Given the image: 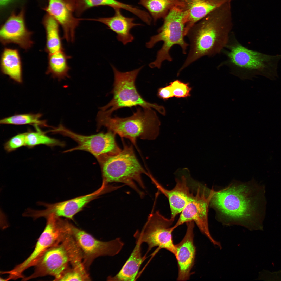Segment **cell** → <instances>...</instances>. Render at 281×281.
I'll return each instance as SVG.
<instances>
[{
	"instance_id": "cell-23",
	"label": "cell",
	"mask_w": 281,
	"mask_h": 281,
	"mask_svg": "<svg viewBox=\"0 0 281 281\" xmlns=\"http://www.w3.org/2000/svg\"><path fill=\"white\" fill-rule=\"evenodd\" d=\"M71 56L67 55L64 50L49 54L48 66L46 73L50 74L52 78L59 81L70 76L69 71L70 68L67 62Z\"/></svg>"
},
{
	"instance_id": "cell-4",
	"label": "cell",
	"mask_w": 281,
	"mask_h": 281,
	"mask_svg": "<svg viewBox=\"0 0 281 281\" xmlns=\"http://www.w3.org/2000/svg\"><path fill=\"white\" fill-rule=\"evenodd\" d=\"M98 129L102 126L118 134L122 138L129 139L136 147V140H152L158 135L160 122L156 112L152 108L139 107L131 116L120 118L112 117L101 111L97 117Z\"/></svg>"
},
{
	"instance_id": "cell-17",
	"label": "cell",
	"mask_w": 281,
	"mask_h": 281,
	"mask_svg": "<svg viewBox=\"0 0 281 281\" xmlns=\"http://www.w3.org/2000/svg\"><path fill=\"white\" fill-rule=\"evenodd\" d=\"M186 223L187 229L185 235L181 241L175 245L176 252L175 256L178 268L177 280L180 281L189 279L196 252L194 243V222L190 221Z\"/></svg>"
},
{
	"instance_id": "cell-22",
	"label": "cell",
	"mask_w": 281,
	"mask_h": 281,
	"mask_svg": "<svg viewBox=\"0 0 281 281\" xmlns=\"http://www.w3.org/2000/svg\"><path fill=\"white\" fill-rule=\"evenodd\" d=\"M0 66L3 74L17 83H22V62L18 50L4 48L1 56Z\"/></svg>"
},
{
	"instance_id": "cell-19",
	"label": "cell",
	"mask_w": 281,
	"mask_h": 281,
	"mask_svg": "<svg viewBox=\"0 0 281 281\" xmlns=\"http://www.w3.org/2000/svg\"><path fill=\"white\" fill-rule=\"evenodd\" d=\"M233 0H178L187 15L185 29L186 35L195 23L223 4Z\"/></svg>"
},
{
	"instance_id": "cell-7",
	"label": "cell",
	"mask_w": 281,
	"mask_h": 281,
	"mask_svg": "<svg viewBox=\"0 0 281 281\" xmlns=\"http://www.w3.org/2000/svg\"><path fill=\"white\" fill-rule=\"evenodd\" d=\"M82 259L80 248L73 238L68 235L61 242L46 250L34 265L33 273L24 277L22 280L50 275L55 277L54 280H59L69 269V263L73 267L82 262Z\"/></svg>"
},
{
	"instance_id": "cell-15",
	"label": "cell",
	"mask_w": 281,
	"mask_h": 281,
	"mask_svg": "<svg viewBox=\"0 0 281 281\" xmlns=\"http://www.w3.org/2000/svg\"><path fill=\"white\" fill-rule=\"evenodd\" d=\"M75 8V0H48L45 8L48 15L61 26L63 38L68 42H74L75 30L81 20L74 16Z\"/></svg>"
},
{
	"instance_id": "cell-5",
	"label": "cell",
	"mask_w": 281,
	"mask_h": 281,
	"mask_svg": "<svg viewBox=\"0 0 281 281\" xmlns=\"http://www.w3.org/2000/svg\"><path fill=\"white\" fill-rule=\"evenodd\" d=\"M123 142V150L114 155H105L97 159L100 164L103 179L106 184L113 182L124 183L136 191L142 197L144 195L135 184L138 183L142 188H145L141 175L146 172L137 159L132 145Z\"/></svg>"
},
{
	"instance_id": "cell-20",
	"label": "cell",
	"mask_w": 281,
	"mask_h": 281,
	"mask_svg": "<svg viewBox=\"0 0 281 281\" xmlns=\"http://www.w3.org/2000/svg\"><path fill=\"white\" fill-rule=\"evenodd\" d=\"M114 15L108 17L99 18L88 20L101 22L106 25L109 29L117 34V38L124 45L132 42L134 37L130 33L134 27L142 25L134 22L135 18L126 17L123 15L120 9L115 8Z\"/></svg>"
},
{
	"instance_id": "cell-13",
	"label": "cell",
	"mask_w": 281,
	"mask_h": 281,
	"mask_svg": "<svg viewBox=\"0 0 281 281\" xmlns=\"http://www.w3.org/2000/svg\"><path fill=\"white\" fill-rule=\"evenodd\" d=\"M44 230L38 239L35 248L30 255L24 261L9 271L14 279L24 277L23 273L28 268L34 266L37 261L47 249L62 241L67 235L62 222L58 218L50 215L47 218Z\"/></svg>"
},
{
	"instance_id": "cell-24",
	"label": "cell",
	"mask_w": 281,
	"mask_h": 281,
	"mask_svg": "<svg viewBox=\"0 0 281 281\" xmlns=\"http://www.w3.org/2000/svg\"><path fill=\"white\" fill-rule=\"evenodd\" d=\"M43 23L46 32V52L50 54L64 50L58 22L48 15L44 18Z\"/></svg>"
},
{
	"instance_id": "cell-8",
	"label": "cell",
	"mask_w": 281,
	"mask_h": 281,
	"mask_svg": "<svg viewBox=\"0 0 281 281\" xmlns=\"http://www.w3.org/2000/svg\"><path fill=\"white\" fill-rule=\"evenodd\" d=\"M114 74L113 88L110 93L112 99L107 105L100 108L104 113L111 116L114 111L122 108L139 106L153 108L163 115L165 114L164 107L156 103H151L144 99L138 91L135 84L136 80L142 66L133 70L123 72L111 65Z\"/></svg>"
},
{
	"instance_id": "cell-3",
	"label": "cell",
	"mask_w": 281,
	"mask_h": 281,
	"mask_svg": "<svg viewBox=\"0 0 281 281\" xmlns=\"http://www.w3.org/2000/svg\"><path fill=\"white\" fill-rule=\"evenodd\" d=\"M222 52L226 58L219 66L225 65L231 73L242 79H252L258 75L272 80L278 78L281 54L269 55L250 49L240 43L233 32Z\"/></svg>"
},
{
	"instance_id": "cell-21",
	"label": "cell",
	"mask_w": 281,
	"mask_h": 281,
	"mask_svg": "<svg viewBox=\"0 0 281 281\" xmlns=\"http://www.w3.org/2000/svg\"><path fill=\"white\" fill-rule=\"evenodd\" d=\"M142 243L136 239V245L129 258L119 272L114 276L107 278L108 281H132L135 280L140 268L145 260L141 252Z\"/></svg>"
},
{
	"instance_id": "cell-32",
	"label": "cell",
	"mask_w": 281,
	"mask_h": 281,
	"mask_svg": "<svg viewBox=\"0 0 281 281\" xmlns=\"http://www.w3.org/2000/svg\"><path fill=\"white\" fill-rule=\"evenodd\" d=\"M157 95L163 100H167L174 97L170 85L159 88L158 90Z\"/></svg>"
},
{
	"instance_id": "cell-33",
	"label": "cell",
	"mask_w": 281,
	"mask_h": 281,
	"mask_svg": "<svg viewBox=\"0 0 281 281\" xmlns=\"http://www.w3.org/2000/svg\"><path fill=\"white\" fill-rule=\"evenodd\" d=\"M13 0H0V3L1 7H2L8 5L11 3Z\"/></svg>"
},
{
	"instance_id": "cell-16",
	"label": "cell",
	"mask_w": 281,
	"mask_h": 281,
	"mask_svg": "<svg viewBox=\"0 0 281 281\" xmlns=\"http://www.w3.org/2000/svg\"><path fill=\"white\" fill-rule=\"evenodd\" d=\"M23 11L18 14H13L1 27L0 41L3 45L13 43L27 50L33 44L31 39L32 32L26 27Z\"/></svg>"
},
{
	"instance_id": "cell-11",
	"label": "cell",
	"mask_w": 281,
	"mask_h": 281,
	"mask_svg": "<svg viewBox=\"0 0 281 281\" xmlns=\"http://www.w3.org/2000/svg\"><path fill=\"white\" fill-rule=\"evenodd\" d=\"M214 189L206 186L199 187L195 195L193 194L188 203L181 213L180 217L173 226L175 229L184 223L193 221L201 233L214 245L220 249V243L212 237L209 232L208 220L209 208Z\"/></svg>"
},
{
	"instance_id": "cell-31",
	"label": "cell",
	"mask_w": 281,
	"mask_h": 281,
	"mask_svg": "<svg viewBox=\"0 0 281 281\" xmlns=\"http://www.w3.org/2000/svg\"><path fill=\"white\" fill-rule=\"evenodd\" d=\"M26 134V132L18 134L8 140L4 145L5 150L9 152L25 146Z\"/></svg>"
},
{
	"instance_id": "cell-9",
	"label": "cell",
	"mask_w": 281,
	"mask_h": 281,
	"mask_svg": "<svg viewBox=\"0 0 281 281\" xmlns=\"http://www.w3.org/2000/svg\"><path fill=\"white\" fill-rule=\"evenodd\" d=\"M175 219H168L159 211L149 215L141 232L137 231L134 236L142 244L146 243L148 247L147 253L154 247L164 249L175 256L176 248L173 240L172 233L175 229L171 226Z\"/></svg>"
},
{
	"instance_id": "cell-30",
	"label": "cell",
	"mask_w": 281,
	"mask_h": 281,
	"mask_svg": "<svg viewBox=\"0 0 281 281\" xmlns=\"http://www.w3.org/2000/svg\"><path fill=\"white\" fill-rule=\"evenodd\" d=\"M174 97L176 98H185L191 95L192 88L188 83H184L176 80L169 83Z\"/></svg>"
},
{
	"instance_id": "cell-14",
	"label": "cell",
	"mask_w": 281,
	"mask_h": 281,
	"mask_svg": "<svg viewBox=\"0 0 281 281\" xmlns=\"http://www.w3.org/2000/svg\"><path fill=\"white\" fill-rule=\"evenodd\" d=\"M105 187L102 184L100 188L92 193L55 204L39 202L38 204L44 206L46 209L40 210L31 209L30 216L35 219L42 217L46 218L51 215L56 218L63 217L72 219L86 204L101 194Z\"/></svg>"
},
{
	"instance_id": "cell-12",
	"label": "cell",
	"mask_w": 281,
	"mask_h": 281,
	"mask_svg": "<svg viewBox=\"0 0 281 281\" xmlns=\"http://www.w3.org/2000/svg\"><path fill=\"white\" fill-rule=\"evenodd\" d=\"M51 132L70 137L77 143V146L64 151V153L82 150L90 153L97 159L104 155L117 154L122 150L116 142V134L110 131L106 133L85 136L75 133L60 124L57 127H54Z\"/></svg>"
},
{
	"instance_id": "cell-27",
	"label": "cell",
	"mask_w": 281,
	"mask_h": 281,
	"mask_svg": "<svg viewBox=\"0 0 281 281\" xmlns=\"http://www.w3.org/2000/svg\"><path fill=\"white\" fill-rule=\"evenodd\" d=\"M75 12L79 16L85 10L91 8L100 6H107L124 10L128 7L127 4L117 0H75Z\"/></svg>"
},
{
	"instance_id": "cell-29",
	"label": "cell",
	"mask_w": 281,
	"mask_h": 281,
	"mask_svg": "<svg viewBox=\"0 0 281 281\" xmlns=\"http://www.w3.org/2000/svg\"><path fill=\"white\" fill-rule=\"evenodd\" d=\"M83 264L69 269L65 272L59 281H85L90 278Z\"/></svg>"
},
{
	"instance_id": "cell-10",
	"label": "cell",
	"mask_w": 281,
	"mask_h": 281,
	"mask_svg": "<svg viewBox=\"0 0 281 281\" xmlns=\"http://www.w3.org/2000/svg\"><path fill=\"white\" fill-rule=\"evenodd\" d=\"M67 233L74 239L81 252L83 265L87 270L93 260L101 256L118 254L124 243L120 238L104 242L99 240L85 231L69 224H65Z\"/></svg>"
},
{
	"instance_id": "cell-26",
	"label": "cell",
	"mask_w": 281,
	"mask_h": 281,
	"mask_svg": "<svg viewBox=\"0 0 281 281\" xmlns=\"http://www.w3.org/2000/svg\"><path fill=\"white\" fill-rule=\"evenodd\" d=\"M34 126L36 129V131H29L26 132L25 146L29 148L41 144L50 147L64 146L63 142L47 135L46 132L42 131L38 125Z\"/></svg>"
},
{
	"instance_id": "cell-2",
	"label": "cell",
	"mask_w": 281,
	"mask_h": 281,
	"mask_svg": "<svg viewBox=\"0 0 281 281\" xmlns=\"http://www.w3.org/2000/svg\"><path fill=\"white\" fill-rule=\"evenodd\" d=\"M252 182L234 181L218 190H214L209 207L215 218L223 225L241 226L249 230L255 228L256 197Z\"/></svg>"
},
{
	"instance_id": "cell-25",
	"label": "cell",
	"mask_w": 281,
	"mask_h": 281,
	"mask_svg": "<svg viewBox=\"0 0 281 281\" xmlns=\"http://www.w3.org/2000/svg\"><path fill=\"white\" fill-rule=\"evenodd\" d=\"M138 3L147 10L155 23L164 19L174 7L182 6L178 0H139Z\"/></svg>"
},
{
	"instance_id": "cell-28",
	"label": "cell",
	"mask_w": 281,
	"mask_h": 281,
	"mask_svg": "<svg viewBox=\"0 0 281 281\" xmlns=\"http://www.w3.org/2000/svg\"><path fill=\"white\" fill-rule=\"evenodd\" d=\"M42 116V114L40 113L15 114L1 119L0 123L16 125L29 124L34 126L37 125L42 127L48 126L46 120H40Z\"/></svg>"
},
{
	"instance_id": "cell-6",
	"label": "cell",
	"mask_w": 281,
	"mask_h": 281,
	"mask_svg": "<svg viewBox=\"0 0 281 281\" xmlns=\"http://www.w3.org/2000/svg\"><path fill=\"white\" fill-rule=\"evenodd\" d=\"M187 17L186 11L182 7H174L164 19L163 25L157 30L158 33L152 36L146 42V46L149 49L160 41L163 42L162 47L157 52L156 59L149 64L150 68L159 69L164 61H172L170 50L175 45L180 46L183 53L186 54L188 44L185 42L184 37Z\"/></svg>"
},
{
	"instance_id": "cell-18",
	"label": "cell",
	"mask_w": 281,
	"mask_h": 281,
	"mask_svg": "<svg viewBox=\"0 0 281 281\" xmlns=\"http://www.w3.org/2000/svg\"><path fill=\"white\" fill-rule=\"evenodd\" d=\"M156 187L168 198L170 205L171 218L175 217L182 211L189 201L192 193L190 191L185 176L176 179V184L172 189L164 188L151 175L149 177Z\"/></svg>"
},
{
	"instance_id": "cell-1",
	"label": "cell",
	"mask_w": 281,
	"mask_h": 281,
	"mask_svg": "<svg viewBox=\"0 0 281 281\" xmlns=\"http://www.w3.org/2000/svg\"><path fill=\"white\" fill-rule=\"evenodd\" d=\"M231 2L217 8L189 29L186 35L190 42V50L178 73L202 57L214 56L222 52L233 26Z\"/></svg>"
}]
</instances>
